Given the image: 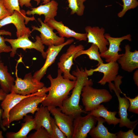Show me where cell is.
I'll list each match as a JSON object with an SVG mask.
<instances>
[{
  "label": "cell",
  "instance_id": "obj_1",
  "mask_svg": "<svg viewBox=\"0 0 138 138\" xmlns=\"http://www.w3.org/2000/svg\"><path fill=\"white\" fill-rule=\"evenodd\" d=\"M62 72L59 69L57 77L53 78L50 74L47 78L50 81L49 93L41 102L44 107H59L60 108L63 101L68 97L70 91L73 89L76 80L65 78L62 75Z\"/></svg>",
  "mask_w": 138,
  "mask_h": 138
},
{
  "label": "cell",
  "instance_id": "obj_2",
  "mask_svg": "<svg viewBox=\"0 0 138 138\" xmlns=\"http://www.w3.org/2000/svg\"><path fill=\"white\" fill-rule=\"evenodd\" d=\"M72 74L76 78L75 85L71 96L63 101L62 106L60 109L62 112L74 118L82 113H88L82 109L79 103L83 87L87 84H93V82L91 80L88 79V76L85 71L82 68H79L77 66L76 70L72 72Z\"/></svg>",
  "mask_w": 138,
  "mask_h": 138
},
{
  "label": "cell",
  "instance_id": "obj_3",
  "mask_svg": "<svg viewBox=\"0 0 138 138\" xmlns=\"http://www.w3.org/2000/svg\"><path fill=\"white\" fill-rule=\"evenodd\" d=\"M49 87L44 86L36 93L22 100L9 111L7 121L3 125L9 128L12 122L23 119L28 113L34 114L38 109V106L45 98Z\"/></svg>",
  "mask_w": 138,
  "mask_h": 138
},
{
  "label": "cell",
  "instance_id": "obj_4",
  "mask_svg": "<svg viewBox=\"0 0 138 138\" xmlns=\"http://www.w3.org/2000/svg\"><path fill=\"white\" fill-rule=\"evenodd\" d=\"M92 85L88 84L84 86L81 94L85 110L87 112L94 109L102 103L109 101L112 98L108 90L94 88Z\"/></svg>",
  "mask_w": 138,
  "mask_h": 138
},
{
  "label": "cell",
  "instance_id": "obj_5",
  "mask_svg": "<svg viewBox=\"0 0 138 138\" xmlns=\"http://www.w3.org/2000/svg\"><path fill=\"white\" fill-rule=\"evenodd\" d=\"M21 59L20 58L17 61L16 68V79L11 91H13L16 94L24 96L30 95L38 91L44 86V84L34 78L31 73L26 74L23 79L18 76L17 66Z\"/></svg>",
  "mask_w": 138,
  "mask_h": 138
},
{
  "label": "cell",
  "instance_id": "obj_6",
  "mask_svg": "<svg viewBox=\"0 0 138 138\" xmlns=\"http://www.w3.org/2000/svg\"><path fill=\"white\" fill-rule=\"evenodd\" d=\"M29 36L25 34L18 38L16 39L5 38V41L9 42L11 45L12 50L10 56L14 57L16 53V50L18 48H21L25 50L27 49H34L40 52L44 59H46L47 54L44 51V46L42 43L39 36H36V41L33 42L29 39Z\"/></svg>",
  "mask_w": 138,
  "mask_h": 138
},
{
  "label": "cell",
  "instance_id": "obj_7",
  "mask_svg": "<svg viewBox=\"0 0 138 138\" xmlns=\"http://www.w3.org/2000/svg\"><path fill=\"white\" fill-rule=\"evenodd\" d=\"M26 14L21 13L17 10H15L13 14L7 16L0 20V28L6 25L12 24L16 28V35L17 38L25 34L30 36L32 32L29 28L26 27L30 21L35 20L34 17H29L26 16Z\"/></svg>",
  "mask_w": 138,
  "mask_h": 138
},
{
  "label": "cell",
  "instance_id": "obj_8",
  "mask_svg": "<svg viewBox=\"0 0 138 138\" xmlns=\"http://www.w3.org/2000/svg\"><path fill=\"white\" fill-rule=\"evenodd\" d=\"M84 49V46L81 44L77 46L72 44L67 49L66 52L61 56L59 62L57 63L58 68L62 72L64 78L71 80H76V77L71 74L70 72L74 64L73 59L75 55L78 51Z\"/></svg>",
  "mask_w": 138,
  "mask_h": 138
},
{
  "label": "cell",
  "instance_id": "obj_9",
  "mask_svg": "<svg viewBox=\"0 0 138 138\" xmlns=\"http://www.w3.org/2000/svg\"><path fill=\"white\" fill-rule=\"evenodd\" d=\"M97 122L96 117L88 114L84 117L81 115L76 116L74 119L72 138H86Z\"/></svg>",
  "mask_w": 138,
  "mask_h": 138
},
{
  "label": "cell",
  "instance_id": "obj_10",
  "mask_svg": "<svg viewBox=\"0 0 138 138\" xmlns=\"http://www.w3.org/2000/svg\"><path fill=\"white\" fill-rule=\"evenodd\" d=\"M109 86L110 91L112 89L114 91L119 101L118 113L120 120L119 123V126L121 128L125 126L129 129H134L138 123V120L131 121L128 118L127 110L130 106L129 100L125 97H120V93L123 94V93L120 89L115 88L113 83H111L109 84Z\"/></svg>",
  "mask_w": 138,
  "mask_h": 138
},
{
  "label": "cell",
  "instance_id": "obj_11",
  "mask_svg": "<svg viewBox=\"0 0 138 138\" xmlns=\"http://www.w3.org/2000/svg\"><path fill=\"white\" fill-rule=\"evenodd\" d=\"M94 69L87 70L85 68V71L88 76L92 75L95 72L102 73L103 75L102 79L98 82V83L104 85L107 83H110L114 81L118 73L119 66L117 61L112 62L106 63H101Z\"/></svg>",
  "mask_w": 138,
  "mask_h": 138
},
{
  "label": "cell",
  "instance_id": "obj_12",
  "mask_svg": "<svg viewBox=\"0 0 138 138\" xmlns=\"http://www.w3.org/2000/svg\"><path fill=\"white\" fill-rule=\"evenodd\" d=\"M104 36L109 42V47L107 51L100 54V56L104 58L107 63L117 61L122 55V54L118 53L119 51H121L120 47L121 42L125 40L131 41V36L130 34H128L121 37L116 38L111 37L107 33L105 34Z\"/></svg>",
  "mask_w": 138,
  "mask_h": 138
},
{
  "label": "cell",
  "instance_id": "obj_13",
  "mask_svg": "<svg viewBox=\"0 0 138 138\" xmlns=\"http://www.w3.org/2000/svg\"><path fill=\"white\" fill-rule=\"evenodd\" d=\"M50 113L54 116L55 123L67 138H72L73 133L74 117L62 112L59 108L48 107Z\"/></svg>",
  "mask_w": 138,
  "mask_h": 138
},
{
  "label": "cell",
  "instance_id": "obj_14",
  "mask_svg": "<svg viewBox=\"0 0 138 138\" xmlns=\"http://www.w3.org/2000/svg\"><path fill=\"white\" fill-rule=\"evenodd\" d=\"M38 20L40 23L41 26L38 27L32 26L31 31L36 30L40 33V37L42 43L47 46L57 45L62 44L65 42V38L57 36L53 32L52 28L45 23L40 18H38Z\"/></svg>",
  "mask_w": 138,
  "mask_h": 138
},
{
  "label": "cell",
  "instance_id": "obj_15",
  "mask_svg": "<svg viewBox=\"0 0 138 138\" xmlns=\"http://www.w3.org/2000/svg\"><path fill=\"white\" fill-rule=\"evenodd\" d=\"M74 41L73 39L67 40L62 44L57 45L48 46L46 52V60L43 66L39 70L34 74L33 77L39 81L45 74L48 68L55 61L56 57L61 50L65 46L71 44Z\"/></svg>",
  "mask_w": 138,
  "mask_h": 138
},
{
  "label": "cell",
  "instance_id": "obj_16",
  "mask_svg": "<svg viewBox=\"0 0 138 138\" xmlns=\"http://www.w3.org/2000/svg\"><path fill=\"white\" fill-rule=\"evenodd\" d=\"M85 29L87 34L88 43L97 45L100 54L108 50L107 46L109 45V43L105 37V29L104 28L88 26L85 28Z\"/></svg>",
  "mask_w": 138,
  "mask_h": 138
},
{
  "label": "cell",
  "instance_id": "obj_17",
  "mask_svg": "<svg viewBox=\"0 0 138 138\" xmlns=\"http://www.w3.org/2000/svg\"><path fill=\"white\" fill-rule=\"evenodd\" d=\"M58 5L57 2L52 0L37 7L31 8V10H28L26 14L28 15H33L35 14L40 16L43 15L45 17L44 22L46 23L50 20L55 19V17L57 15Z\"/></svg>",
  "mask_w": 138,
  "mask_h": 138
},
{
  "label": "cell",
  "instance_id": "obj_18",
  "mask_svg": "<svg viewBox=\"0 0 138 138\" xmlns=\"http://www.w3.org/2000/svg\"><path fill=\"white\" fill-rule=\"evenodd\" d=\"M131 48L128 44L125 45V52L117 60L122 69L129 72L138 68V51H130Z\"/></svg>",
  "mask_w": 138,
  "mask_h": 138
},
{
  "label": "cell",
  "instance_id": "obj_19",
  "mask_svg": "<svg viewBox=\"0 0 138 138\" xmlns=\"http://www.w3.org/2000/svg\"><path fill=\"white\" fill-rule=\"evenodd\" d=\"M46 23L54 29L56 30L60 37L67 38L73 37L80 41L87 40L86 33L76 32L65 25L61 21H58L54 19L49 21Z\"/></svg>",
  "mask_w": 138,
  "mask_h": 138
},
{
  "label": "cell",
  "instance_id": "obj_20",
  "mask_svg": "<svg viewBox=\"0 0 138 138\" xmlns=\"http://www.w3.org/2000/svg\"><path fill=\"white\" fill-rule=\"evenodd\" d=\"M31 94L24 96L16 94L13 91L6 94L1 104L2 109L3 110L2 117L3 126L8 120L10 110L23 99Z\"/></svg>",
  "mask_w": 138,
  "mask_h": 138
},
{
  "label": "cell",
  "instance_id": "obj_21",
  "mask_svg": "<svg viewBox=\"0 0 138 138\" xmlns=\"http://www.w3.org/2000/svg\"><path fill=\"white\" fill-rule=\"evenodd\" d=\"M34 118L35 123V130H37L41 127L44 128L51 136L52 131L51 123L50 113L47 107H44L41 105L38 107Z\"/></svg>",
  "mask_w": 138,
  "mask_h": 138
},
{
  "label": "cell",
  "instance_id": "obj_22",
  "mask_svg": "<svg viewBox=\"0 0 138 138\" xmlns=\"http://www.w3.org/2000/svg\"><path fill=\"white\" fill-rule=\"evenodd\" d=\"M117 113L116 111H109L103 105H100L88 114L95 117H102L108 125L113 124L115 126L119 123L120 120L116 117Z\"/></svg>",
  "mask_w": 138,
  "mask_h": 138
},
{
  "label": "cell",
  "instance_id": "obj_23",
  "mask_svg": "<svg viewBox=\"0 0 138 138\" xmlns=\"http://www.w3.org/2000/svg\"><path fill=\"white\" fill-rule=\"evenodd\" d=\"M23 121L25 122L21 124V128L16 132H7L6 136L7 138H27V135L32 130L35 129V123L32 116L26 115L25 116Z\"/></svg>",
  "mask_w": 138,
  "mask_h": 138
},
{
  "label": "cell",
  "instance_id": "obj_24",
  "mask_svg": "<svg viewBox=\"0 0 138 138\" xmlns=\"http://www.w3.org/2000/svg\"><path fill=\"white\" fill-rule=\"evenodd\" d=\"M98 123L96 126L93 128L89 132L90 135L93 138H117V133L109 132L107 128L103 125L105 119L100 117H96Z\"/></svg>",
  "mask_w": 138,
  "mask_h": 138
},
{
  "label": "cell",
  "instance_id": "obj_25",
  "mask_svg": "<svg viewBox=\"0 0 138 138\" xmlns=\"http://www.w3.org/2000/svg\"><path fill=\"white\" fill-rule=\"evenodd\" d=\"M15 79L8 72L6 65L0 62V85L1 89L7 94L10 92L12 86L14 85Z\"/></svg>",
  "mask_w": 138,
  "mask_h": 138
},
{
  "label": "cell",
  "instance_id": "obj_26",
  "mask_svg": "<svg viewBox=\"0 0 138 138\" xmlns=\"http://www.w3.org/2000/svg\"><path fill=\"white\" fill-rule=\"evenodd\" d=\"M99 51L98 47L92 43L91 46L88 49L85 50H82L78 51L75 55L73 60L75 61L77 57L80 55L86 54L88 56L90 59L94 60L98 62V64L96 65L97 66L100 64L103 63L100 56Z\"/></svg>",
  "mask_w": 138,
  "mask_h": 138
},
{
  "label": "cell",
  "instance_id": "obj_27",
  "mask_svg": "<svg viewBox=\"0 0 138 138\" xmlns=\"http://www.w3.org/2000/svg\"><path fill=\"white\" fill-rule=\"evenodd\" d=\"M86 0H68V6L71 11V15L75 14L82 16L84 14L85 6L84 4Z\"/></svg>",
  "mask_w": 138,
  "mask_h": 138
},
{
  "label": "cell",
  "instance_id": "obj_28",
  "mask_svg": "<svg viewBox=\"0 0 138 138\" xmlns=\"http://www.w3.org/2000/svg\"><path fill=\"white\" fill-rule=\"evenodd\" d=\"M2 0L4 6L11 15L13 14L15 10H17L21 14H26L25 10L20 9L18 0Z\"/></svg>",
  "mask_w": 138,
  "mask_h": 138
},
{
  "label": "cell",
  "instance_id": "obj_29",
  "mask_svg": "<svg viewBox=\"0 0 138 138\" xmlns=\"http://www.w3.org/2000/svg\"><path fill=\"white\" fill-rule=\"evenodd\" d=\"M123 3V9L118 14L120 18L123 17L129 10L134 9L138 6V2L137 0H122Z\"/></svg>",
  "mask_w": 138,
  "mask_h": 138
},
{
  "label": "cell",
  "instance_id": "obj_30",
  "mask_svg": "<svg viewBox=\"0 0 138 138\" xmlns=\"http://www.w3.org/2000/svg\"><path fill=\"white\" fill-rule=\"evenodd\" d=\"M1 35H9L11 36V33L4 30H0V54L3 52L8 53L11 52L12 48L10 46L6 45L4 37Z\"/></svg>",
  "mask_w": 138,
  "mask_h": 138
},
{
  "label": "cell",
  "instance_id": "obj_31",
  "mask_svg": "<svg viewBox=\"0 0 138 138\" xmlns=\"http://www.w3.org/2000/svg\"><path fill=\"white\" fill-rule=\"evenodd\" d=\"M51 123L52 131L51 138H66L64 133L60 129L56 124L54 118L51 117Z\"/></svg>",
  "mask_w": 138,
  "mask_h": 138
},
{
  "label": "cell",
  "instance_id": "obj_32",
  "mask_svg": "<svg viewBox=\"0 0 138 138\" xmlns=\"http://www.w3.org/2000/svg\"><path fill=\"white\" fill-rule=\"evenodd\" d=\"M36 130V132L29 134L27 138H51L49 133L44 127H42Z\"/></svg>",
  "mask_w": 138,
  "mask_h": 138
},
{
  "label": "cell",
  "instance_id": "obj_33",
  "mask_svg": "<svg viewBox=\"0 0 138 138\" xmlns=\"http://www.w3.org/2000/svg\"><path fill=\"white\" fill-rule=\"evenodd\" d=\"M125 97L129 100L130 106L128 110L130 112L138 114V95L134 98H131L126 96V94L123 93Z\"/></svg>",
  "mask_w": 138,
  "mask_h": 138
},
{
  "label": "cell",
  "instance_id": "obj_34",
  "mask_svg": "<svg viewBox=\"0 0 138 138\" xmlns=\"http://www.w3.org/2000/svg\"><path fill=\"white\" fill-rule=\"evenodd\" d=\"M134 129H130L127 132L120 130L117 133V138H138V136L135 134Z\"/></svg>",
  "mask_w": 138,
  "mask_h": 138
},
{
  "label": "cell",
  "instance_id": "obj_35",
  "mask_svg": "<svg viewBox=\"0 0 138 138\" xmlns=\"http://www.w3.org/2000/svg\"><path fill=\"white\" fill-rule=\"evenodd\" d=\"M10 14L6 8L3 3L2 0H0V20Z\"/></svg>",
  "mask_w": 138,
  "mask_h": 138
},
{
  "label": "cell",
  "instance_id": "obj_36",
  "mask_svg": "<svg viewBox=\"0 0 138 138\" xmlns=\"http://www.w3.org/2000/svg\"><path fill=\"white\" fill-rule=\"evenodd\" d=\"M7 94L4 92L1 89H0V101H3L4 99ZM3 110L2 109L0 108V126L1 128L4 131H5L6 128L4 127L2 124V117Z\"/></svg>",
  "mask_w": 138,
  "mask_h": 138
},
{
  "label": "cell",
  "instance_id": "obj_37",
  "mask_svg": "<svg viewBox=\"0 0 138 138\" xmlns=\"http://www.w3.org/2000/svg\"><path fill=\"white\" fill-rule=\"evenodd\" d=\"M31 0H18L19 5L22 7L24 6L26 7H32L30 3ZM37 2V5H38L41 2V0H34Z\"/></svg>",
  "mask_w": 138,
  "mask_h": 138
},
{
  "label": "cell",
  "instance_id": "obj_38",
  "mask_svg": "<svg viewBox=\"0 0 138 138\" xmlns=\"http://www.w3.org/2000/svg\"><path fill=\"white\" fill-rule=\"evenodd\" d=\"M133 79L135 84L138 86V70L137 69L134 72L133 76Z\"/></svg>",
  "mask_w": 138,
  "mask_h": 138
},
{
  "label": "cell",
  "instance_id": "obj_39",
  "mask_svg": "<svg viewBox=\"0 0 138 138\" xmlns=\"http://www.w3.org/2000/svg\"><path fill=\"white\" fill-rule=\"evenodd\" d=\"M42 3L45 4L49 2L50 0H42Z\"/></svg>",
  "mask_w": 138,
  "mask_h": 138
},
{
  "label": "cell",
  "instance_id": "obj_40",
  "mask_svg": "<svg viewBox=\"0 0 138 138\" xmlns=\"http://www.w3.org/2000/svg\"><path fill=\"white\" fill-rule=\"evenodd\" d=\"M2 132L1 131H0V138H4V137L2 135Z\"/></svg>",
  "mask_w": 138,
  "mask_h": 138
}]
</instances>
